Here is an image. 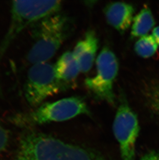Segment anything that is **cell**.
Returning <instances> with one entry per match:
<instances>
[{
  "label": "cell",
  "instance_id": "10",
  "mask_svg": "<svg viewBox=\"0 0 159 160\" xmlns=\"http://www.w3.org/2000/svg\"><path fill=\"white\" fill-rule=\"evenodd\" d=\"M56 75L63 88L74 82L81 72L79 65L72 52H66L54 65Z\"/></svg>",
  "mask_w": 159,
  "mask_h": 160
},
{
  "label": "cell",
  "instance_id": "12",
  "mask_svg": "<svg viewBox=\"0 0 159 160\" xmlns=\"http://www.w3.org/2000/svg\"><path fill=\"white\" fill-rule=\"evenodd\" d=\"M158 45L152 35L140 38L135 42L134 50L141 57L148 58L153 56L158 49Z\"/></svg>",
  "mask_w": 159,
  "mask_h": 160
},
{
  "label": "cell",
  "instance_id": "13",
  "mask_svg": "<svg viewBox=\"0 0 159 160\" xmlns=\"http://www.w3.org/2000/svg\"><path fill=\"white\" fill-rule=\"evenodd\" d=\"M148 98L152 108L159 117V87H155L148 91Z\"/></svg>",
  "mask_w": 159,
  "mask_h": 160
},
{
  "label": "cell",
  "instance_id": "8",
  "mask_svg": "<svg viewBox=\"0 0 159 160\" xmlns=\"http://www.w3.org/2000/svg\"><path fill=\"white\" fill-rule=\"evenodd\" d=\"M134 12L132 5L123 2L109 3L104 9L108 23L120 34L124 33L132 25Z\"/></svg>",
  "mask_w": 159,
  "mask_h": 160
},
{
  "label": "cell",
  "instance_id": "6",
  "mask_svg": "<svg viewBox=\"0 0 159 160\" xmlns=\"http://www.w3.org/2000/svg\"><path fill=\"white\" fill-rule=\"evenodd\" d=\"M62 88L53 64L48 62L34 64L27 72L24 83V97L29 104L37 107Z\"/></svg>",
  "mask_w": 159,
  "mask_h": 160
},
{
  "label": "cell",
  "instance_id": "3",
  "mask_svg": "<svg viewBox=\"0 0 159 160\" xmlns=\"http://www.w3.org/2000/svg\"><path fill=\"white\" fill-rule=\"evenodd\" d=\"M89 114L90 111L84 99L72 97L53 102L43 103L30 112L17 113L12 117L11 120L19 127L31 128Z\"/></svg>",
  "mask_w": 159,
  "mask_h": 160
},
{
  "label": "cell",
  "instance_id": "17",
  "mask_svg": "<svg viewBox=\"0 0 159 160\" xmlns=\"http://www.w3.org/2000/svg\"><path fill=\"white\" fill-rule=\"evenodd\" d=\"M15 160H29L28 159H26L25 158L23 157L22 156H19V155H18L17 157L15 159Z\"/></svg>",
  "mask_w": 159,
  "mask_h": 160
},
{
  "label": "cell",
  "instance_id": "15",
  "mask_svg": "<svg viewBox=\"0 0 159 160\" xmlns=\"http://www.w3.org/2000/svg\"><path fill=\"white\" fill-rule=\"evenodd\" d=\"M141 160H159V152L155 150L149 151L144 154Z\"/></svg>",
  "mask_w": 159,
  "mask_h": 160
},
{
  "label": "cell",
  "instance_id": "4",
  "mask_svg": "<svg viewBox=\"0 0 159 160\" xmlns=\"http://www.w3.org/2000/svg\"><path fill=\"white\" fill-rule=\"evenodd\" d=\"M60 1H14L11 5L10 26L0 45V58L12 40L24 29L43 18L59 12Z\"/></svg>",
  "mask_w": 159,
  "mask_h": 160
},
{
  "label": "cell",
  "instance_id": "2",
  "mask_svg": "<svg viewBox=\"0 0 159 160\" xmlns=\"http://www.w3.org/2000/svg\"><path fill=\"white\" fill-rule=\"evenodd\" d=\"M70 22L63 14L57 12L43 18L31 26L32 47L26 56L31 65L47 62L57 52L68 38Z\"/></svg>",
  "mask_w": 159,
  "mask_h": 160
},
{
  "label": "cell",
  "instance_id": "16",
  "mask_svg": "<svg viewBox=\"0 0 159 160\" xmlns=\"http://www.w3.org/2000/svg\"><path fill=\"white\" fill-rule=\"evenodd\" d=\"M152 35L155 38L157 44L159 46V26L153 29Z\"/></svg>",
  "mask_w": 159,
  "mask_h": 160
},
{
  "label": "cell",
  "instance_id": "1",
  "mask_svg": "<svg viewBox=\"0 0 159 160\" xmlns=\"http://www.w3.org/2000/svg\"><path fill=\"white\" fill-rule=\"evenodd\" d=\"M18 154L29 160H108L93 150L31 131L21 138Z\"/></svg>",
  "mask_w": 159,
  "mask_h": 160
},
{
  "label": "cell",
  "instance_id": "11",
  "mask_svg": "<svg viewBox=\"0 0 159 160\" xmlns=\"http://www.w3.org/2000/svg\"><path fill=\"white\" fill-rule=\"evenodd\" d=\"M155 24L152 11L145 6L134 17L131 31V38H141L147 35Z\"/></svg>",
  "mask_w": 159,
  "mask_h": 160
},
{
  "label": "cell",
  "instance_id": "5",
  "mask_svg": "<svg viewBox=\"0 0 159 160\" xmlns=\"http://www.w3.org/2000/svg\"><path fill=\"white\" fill-rule=\"evenodd\" d=\"M96 72L85 80L87 89L97 100L115 104L114 83L119 71L117 57L108 47L103 48L96 60Z\"/></svg>",
  "mask_w": 159,
  "mask_h": 160
},
{
  "label": "cell",
  "instance_id": "7",
  "mask_svg": "<svg viewBox=\"0 0 159 160\" xmlns=\"http://www.w3.org/2000/svg\"><path fill=\"white\" fill-rule=\"evenodd\" d=\"M119 104L113 123L114 135L118 142L122 160H135V146L140 132L137 115L123 95H120Z\"/></svg>",
  "mask_w": 159,
  "mask_h": 160
},
{
  "label": "cell",
  "instance_id": "14",
  "mask_svg": "<svg viewBox=\"0 0 159 160\" xmlns=\"http://www.w3.org/2000/svg\"><path fill=\"white\" fill-rule=\"evenodd\" d=\"M9 142L7 131L0 123V152L6 149Z\"/></svg>",
  "mask_w": 159,
  "mask_h": 160
},
{
  "label": "cell",
  "instance_id": "9",
  "mask_svg": "<svg viewBox=\"0 0 159 160\" xmlns=\"http://www.w3.org/2000/svg\"><path fill=\"white\" fill-rule=\"evenodd\" d=\"M98 48V39L95 32L89 30L83 39L77 42L72 53L79 65L81 72L89 71L96 58Z\"/></svg>",
  "mask_w": 159,
  "mask_h": 160
}]
</instances>
